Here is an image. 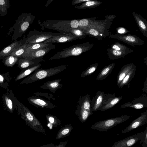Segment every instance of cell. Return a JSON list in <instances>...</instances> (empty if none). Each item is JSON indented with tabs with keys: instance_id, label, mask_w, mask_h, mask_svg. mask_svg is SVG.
I'll list each match as a JSON object with an SVG mask.
<instances>
[{
	"instance_id": "obj_1",
	"label": "cell",
	"mask_w": 147,
	"mask_h": 147,
	"mask_svg": "<svg viewBox=\"0 0 147 147\" xmlns=\"http://www.w3.org/2000/svg\"><path fill=\"white\" fill-rule=\"evenodd\" d=\"M104 20H95L87 28L82 30L86 35L94 37L98 40L109 36L111 33L109 31L113 19L115 18L114 15L107 16Z\"/></svg>"
},
{
	"instance_id": "obj_2",
	"label": "cell",
	"mask_w": 147,
	"mask_h": 147,
	"mask_svg": "<svg viewBox=\"0 0 147 147\" xmlns=\"http://www.w3.org/2000/svg\"><path fill=\"white\" fill-rule=\"evenodd\" d=\"M35 18V16L27 12L22 13L19 16L15 24L9 29L8 34L13 33L12 40H16L24 34Z\"/></svg>"
},
{
	"instance_id": "obj_3",
	"label": "cell",
	"mask_w": 147,
	"mask_h": 147,
	"mask_svg": "<svg viewBox=\"0 0 147 147\" xmlns=\"http://www.w3.org/2000/svg\"><path fill=\"white\" fill-rule=\"evenodd\" d=\"M79 20H46L39 23L42 29L47 28L56 30L64 34H68L71 28H80Z\"/></svg>"
},
{
	"instance_id": "obj_4",
	"label": "cell",
	"mask_w": 147,
	"mask_h": 147,
	"mask_svg": "<svg viewBox=\"0 0 147 147\" xmlns=\"http://www.w3.org/2000/svg\"><path fill=\"white\" fill-rule=\"evenodd\" d=\"M94 45L93 43L89 42L73 45L58 51L54 55L50 57L49 59H65L70 57L78 56L90 50Z\"/></svg>"
},
{
	"instance_id": "obj_5",
	"label": "cell",
	"mask_w": 147,
	"mask_h": 147,
	"mask_svg": "<svg viewBox=\"0 0 147 147\" xmlns=\"http://www.w3.org/2000/svg\"><path fill=\"white\" fill-rule=\"evenodd\" d=\"M67 67V65H64L47 69L39 68L27 78L26 82L31 83L43 80L61 72L65 69Z\"/></svg>"
},
{
	"instance_id": "obj_6",
	"label": "cell",
	"mask_w": 147,
	"mask_h": 147,
	"mask_svg": "<svg viewBox=\"0 0 147 147\" xmlns=\"http://www.w3.org/2000/svg\"><path fill=\"white\" fill-rule=\"evenodd\" d=\"M130 116L124 115L95 122L91 129L100 131H107L108 130L128 120Z\"/></svg>"
},
{
	"instance_id": "obj_7",
	"label": "cell",
	"mask_w": 147,
	"mask_h": 147,
	"mask_svg": "<svg viewBox=\"0 0 147 147\" xmlns=\"http://www.w3.org/2000/svg\"><path fill=\"white\" fill-rule=\"evenodd\" d=\"M22 107V117L26 123L35 131L46 135L45 129L34 114L24 105Z\"/></svg>"
},
{
	"instance_id": "obj_8",
	"label": "cell",
	"mask_w": 147,
	"mask_h": 147,
	"mask_svg": "<svg viewBox=\"0 0 147 147\" xmlns=\"http://www.w3.org/2000/svg\"><path fill=\"white\" fill-rule=\"evenodd\" d=\"M64 34L60 33L42 32L35 30L30 31L27 37L24 39L25 43L32 44L43 42L54 36Z\"/></svg>"
},
{
	"instance_id": "obj_9",
	"label": "cell",
	"mask_w": 147,
	"mask_h": 147,
	"mask_svg": "<svg viewBox=\"0 0 147 147\" xmlns=\"http://www.w3.org/2000/svg\"><path fill=\"white\" fill-rule=\"evenodd\" d=\"M115 97V93L113 94H105L103 91H98L91 102L92 112L96 111L99 108L105 105L109 100Z\"/></svg>"
},
{
	"instance_id": "obj_10",
	"label": "cell",
	"mask_w": 147,
	"mask_h": 147,
	"mask_svg": "<svg viewBox=\"0 0 147 147\" xmlns=\"http://www.w3.org/2000/svg\"><path fill=\"white\" fill-rule=\"evenodd\" d=\"M108 37L119 40L133 47L142 46L144 43L142 40L135 35L120 34L117 33L113 34L111 33Z\"/></svg>"
},
{
	"instance_id": "obj_11",
	"label": "cell",
	"mask_w": 147,
	"mask_h": 147,
	"mask_svg": "<svg viewBox=\"0 0 147 147\" xmlns=\"http://www.w3.org/2000/svg\"><path fill=\"white\" fill-rule=\"evenodd\" d=\"M55 47V45L51 44L46 47L29 53H24L21 57L30 60L43 58L45 55L51 50L54 49Z\"/></svg>"
},
{
	"instance_id": "obj_12",
	"label": "cell",
	"mask_w": 147,
	"mask_h": 147,
	"mask_svg": "<svg viewBox=\"0 0 147 147\" xmlns=\"http://www.w3.org/2000/svg\"><path fill=\"white\" fill-rule=\"evenodd\" d=\"M143 133L142 132L137 133L115 142L111 147H130L141 140Z\"/></svg>"
},
{
	"instance_id": "obj_13",
	"label": "cell",
	"mask_w": 147,
	"mask_h": 147,
	"mask_svg": "<svg viewBox=\"0 0 147 147\" xmlns=\"http://www.w3.org/2000/svg\"><path fill=\"white\" fill-rule=\"evenodd\" d=\"M147 107V95L142 94L138 98H135L131 102H126L121 105V108H132L135 109H140Z\"/></svg>"
},
{
	"instance_id": "obj_14",
	"label": "cell",
	"mask_w": 147,
	"mask_h": 147,
	"mask_svg": "<svg viewBox=\"0 0 147 147\" xmlns=\"http://www.w3.org/2000/svg\"><path fill=\"white\" fill-rule=\"evenodd\" d=\"M147 123V110L141 113L140 116L133 121L127 127L122 131V133H127Z\"/></svg>"
},
{
	"instance_id": "obj_15",
	"label": "cell",
	"mask_w": 147,
	"mask_h": 147,
	"mask_svg": "<svg viewBox=\"0 0 147 147\" xmlns=\"http://www.w3.org/2000/svg\"><path fill=\"white\" fill-rule=\"evenodd\" d=\"M83 39L82 38L74 36L70 34H64L63 35L56 36L43 42L45 43H62L70 42L78 39Z\"/></svg>"
},
{
	"instance_id": "obj_16",
	"label": "cell",
	"mask_w": 147,
	"mask_h": 147,
	"mask_svg": "<svg viewBox=\"0 0 147 147\" xmlns=\"http://www.w3.org/2000/svg\"><path fill=\"white\" fill-rule=\"evenodd\" d=\"M29 102L37 108L53 109L56 106L51 102L45 100L38 96H34L30 98Z\"/></svg>"
},
{
	"instance_id": "obj_17",
	"label": "cell",
	"mask_w": 147,
	"mask_h": 147,
	"mask_svg": "<svg viewBox=\"0 0 147 147\" xmlns=\"http://www.w3.org/2000/svg\"><path fill=\"white\" fill-rule=\"evenodd\" d=\"M24 40H21L20 41L16 40L9 45L4 48L0 51V59H3L12 52L15 49L25 43Z\"/></svg>"
},
{
	"instance_id": "obj_18",
	"label": "cell",
	"mask_w": 147,
	"mask_h": 147,
	"mask_svg": "<svg viewBox=\"0 0 147 147\" xmlns=\"http://www.w3.org/2000/svg\"><path fill=\"white\" fill-rule=\"evenodd\" d=\"M62 81L61 79H57L52 80H49L44 83L40 86V88L43 89H47L53 93L58 89H61L63 85L60 83Z\"/></svg>"
},
{
	"instance_id": "obj_19",
	"label": "cell",
	"mask_w": 147,
	"mask_h": 147,
	"mask_svg": "<svg viewBox=\"0 0 147 147\" xmlns=\"http://www.w3.org/2000/svg\"><path fill=\"white\" fill-rule=\"evenodd\" d=\"M132 14L140 30L147 38V21L138 13L133 12Z\"/></svg>"
},
{
	"instance_id": "obj_20",
	"label": "cell",
	"mask_w": 147,
	"mask_h": 147,
	"mask_svg": "<svg viewBox=\"0 0 147 147\" xmlns=\"http://www.w3.org/2000/svg\"><path fill=\"white\" fill-rule=\"evenodd\" d=\"M107 55L110 60H114L121 58H125V56L128 54L134 51L132 49L127 51H117L111 48L107 49Z\"/></svg>"
},
{
	"instance_id": "obj_21",
	"label": "cell",
	"mask_w": 147,
	"mask_h": 147,
	"mask_svg": "<svg viewBox=\"0 0 147 147\" xmlns=\"http://www.w3.org/2000/svg\"><path fill=\"white\" fill-rule=\"evenodd\" d=\"M91 102L90 95L87 94L85 96H82V97H80L78 105L88 111L92 115L93 113L92 110Z\"/></svg>"
},
{
	"instance_id": "obj_22",
	"label": "cell",
	"mask_w": 147,
	"mask_h": 147,
	"mask_svg": "<svg viewBox=\"0 0 147 147\" xmlns=\"http://www.w3.org/2000/svg\"><path fill=\"white\" fill-rule=\"evenodd\" d=\"M136 66L132 63H127L121 68L117 77V83L118 86L125 76L133 67Z\"/></svg>"
},
{
	"instance_id": "obj_23",
	"label": "cell",
	"mask_w": 147,
	"mask_h": 147,
	"mask_svg": "<svg viewBox=\"0 0 147 147\" xmlns=\"http://www.w3.org/2000/svg\"><path fill=\"white\" fill-rule=\"evenodd\" d=\"M115 65V63H113L105 66L100 71L96 80L101 81L105 79L111 72Z\"/></svg>"
},
{
	"instance_id": "obj_24",
	"label": "cell",
	"mask_w": 147,
	"mask_h": 147,
	"mask_svg": "<svg viewBox=\"0 0 147 147\" xmlns=\"http://www.w3.org/2000/svg\"><path fill=\"white\" fill-rule=\"evenodd\" d=\"M73 129V127L71 124L65 125L63 127L58 131L56 138L59 139L68 136Z\"/></svg>"
},
{
	"instance_id": "obj_25",
	"label": "cell",
	"mask_w": 147,
	"mask_h": 147,
	"mask_svg": "<svg viewBox=\"0 0 147 147\" xmlns=\"http://www.w3.org/2000/svg\"><path fill=\"white\" fill-rule=\"evenodd\" d=\"M75 113L78 116L79 119L82 122H85L88 117L92 115L87 110L78 105Z\"/></svg>"
},
{
	"instance_id": "obj_26",
	"label": "cell",
	"mask_w": 147,
	"mask_h": 147,
	"mask_svg": "<svg viewBox=\"0 0 147 147\" xmlns=\"http://www.w3.org/2000/svg\"><path fill=\"white\" fill-rule=\"evenodd\" d=\"M122 98V96L113 98L110 99L105 105L99 108L98 110L104 111L113 108L118 103Z\"/></svg>"
},
{
	"instance_id": "obj_27",
	"label": "cell",
	"mask_w": 147,
	"mask_h": 147,
	"mask_svg": "<svg viewBox=\"0 0 147 147\" xmlns=\"http://www.w3.org/2000/svg\"><path fill=\"white\" fill-rule=\"evenodd\" d=\"M136 70V66L133 67L125 76L118 86L119 88H123L128 84L134 78Z\"/></svg>"
},
{
	"instance_id": "obj_28",
	"label": "cell",
	"mask_w": 147,
	"mask_h": 147,
	"mask_svg": "<svg viewBox=\"0 0 147 147\" xmlns=\"http://www.w3.org/2000/svg\"><path fill=\"white\" fill-rule=\"evenodd\" d=\"M102 2L96 0H89L83 3L81 5L76 6L75 8L77 9H86L95 8L101 5Z\"/></svg>"
},
{
	"instance_id": "obj_29",
	"label": "cell",
	"mask_w": 147,
	"mask_h": 147,
	"mask_svg": "<svg viewBox=\"0 0 147 147\" xmlns=\"http://www.w3.org/2000/svg\"><path fill=\"white\" fill-rule=\"evenodd\" d=\"M51 43H45L43 42L32 44H28V47L26 51L24 53H26L34 51L37 49L46 47L50 44Z\"/></svg>"
},
{
	"instance_id": "obj_30",
	"label": "cell",
	"mask_w": 147,
	"mask_h": 147,
	"mask_svg": "<svg viewBox=\"0 0 147 147\" xmlns=\"http://www.w3.org/2000/svg\"><path fill=\"white\" fill-rule=\"evenodd\" d=\"M96 18V17H93L79 20V28L82 30L87 28Z\"/></svg>"
},
{
	"instance_id": "obj_31",
	"label": "cell",
	"mask_w": 147,
	"mask_h": 147,
	"mask_svg": "<svg viewBox=\"0 0 147 147\" xmlns=\"http://www.w3.org/2000/svg\"><path fill=\"white\" fill-rule=\"evenodd\" d=\"M41 64L39 63L37 65L28 68L19 76L16 79V80L22 79L29 75L32 72L40 68Z\"/></svg>"
},
{
	"instance_id": "obj_32",
	"label": "cell",
	"mask_w": 147,
	"mask_h": 147,
	"mask_svg": "<svg viewBox=\"0 0 147 147\" xmlns=\"http://www.w3.org/2000/svg\"><path fill=\"white\" fill-rule=\"evenodd\" d=\"M9 7V0H0V16L1 17L6 15Z\"/></svg>"
},
{
	"instance_id": "obj_33",
	"label": "cell",
	"mask_w": 147,
	"mask_h": 147,
	"mask_svg": "<svg viewBox=\"0 0 147 147\" xmlns=\"http://www.w3.org/2000/svg\"><path fill=\"white\" fill-rule=\"evenodd\" d=\"M27 47L28 44L25 43H24L20 47L15 49L9 55H12L20 58L21 57L22 55L26 51Z\"/></svg>"
},
{
	"instance_id": "obj_34",
	"label": "cell",
	"mask_w": 147,
	"mask_h": 147,
	"mask_svg": "<svg viewBox=\"0 0 147 147\" xmlns=\"http://www.w3.org/2000/svg\"><path fill=\"white\" fill-rule=\"evenodd\" d=\"M20 58L13 55H9L2 59L3 62L6 66L11 67L15 64Z\"/></svg>"
},
{
	"instance_id": "obj_35",
	"label": "cell",
	"mask_w": 147,
	"mask_h": 147,
	"mask_svg": "<svg viewBox=\"0 0 147 147\" xmlns=\"http://www.w3.org/2000/svg\"><path fill=\"white\" fill-rule=\"evenodd\" d=\"M48 121L54 127L61 125V121L57 117L52 115L47 114L46 116Z\"/></svg>"
},
{
	"instance_id": "obj_36",
	"label": "cell",
	"mask_w": 147,
	"mask_h": 147,
	"mask_svg": "<svg viewBox=\"0 0 147 147\" xmlns=\"http://www.w3.org/2000/svg\"><path fill=\"white\" fill-rule=\"evenodd\" d=\"M98 65V63H95L91 65L82 73L81 75V77L84 78L91 75L96 70Z\"/></svg>"
},
{
	"instance_id": "obj_37",
	"label": "cell",
	"mask_w": 147,
	"mask_h": 147,
	"mask_svg": "<svg viewBox=\"0 0 147 147\" xmlns=\"http://www.w3.org/2000/svg\"><path fill=\"white\" fill-rule=\"evenodd\" d=\"M68 34H70L83 39L87 36L84 31L80 28H71L69 30Z\"/></svg>"
},
{
	"instance_id": "obj_38",
	"label": "cell",
	"mask_w": 147,
	"mask_h": 147,
	"mask_svg": "<svg viewBox=\"0 0 147 147\" xmlns=\"http://www.w3.org/2000/svg\"><path fill=\"white\" fill-rule=\"evenodd\" d=\"M111 49L117 51H127L132 50L125 45L118 42H116L111 46Z\"/></svg>"
},
{
	"instance_id": "obj_39",
	"label": "cell",
	"mask_w": 147,
	"mask_h": 147,
	"mask_svg": "<svg viewBox=\"0 0 147 147\" xmlns=\"http://www.w3.org/2000/svg\"><path fill=\"white\" fill-rule=\"evenodd\" d=\"M140 144L142 143V147H147V127L142 134V137L140 140Z\"/></svg>"
},
{
	"instance_id": "obj_40",
	"label": "cell",
	"mask_w": 147,
	"mask_h": 147,
	"mask_svg": "<svg viewBox=\"0 0 147 147\" xmlns=\"http://www.w3.org/2000/svg\"><path fill=\"white\" fill-rule=\"evenodd\" d=\"M116 30L117 34H124L129 32V31L126 29L124 27H119L117 28Z\"/></svg>"
},
{
	"instance_id": "obj_41",
	"label": "cell",
	"mask_w": 147,
	"mask_h": 147,
	"mask_svg": "<svg viewBox=\"0 0 147 147\" xmlns=\"http://www.w3.org/2000/svg\"><path fill=\"white\" fill-rule=\"evenodd\" d=\"M5 100L6 105L8 109L11 111L13 109V104L11 100L7 96H5Z\"/></svg>"
},
{
	"instance_id": "obj_42",
	"label": "cell",
	"mask_w": 147,
	"mask_h": 147,
	"mask_svg": "<svg viewBox=\"0 0 147 147\" xmlns=\"http://www.w3.org/2000/svg\"><path fill=\"white\" fill-rule=\"evenodd\" d=\"M89 0H73L71 2V4L73 5H77L80 3H84Z\"/></svg>"
},
{
	"instance_id": "obj_43",
	"label": "cell",
	"mask_w": 147,
	"mask_h": 147,
	"mask_svg": "<svg viewBox=\"0 0 147 147\" xmlns=\"http://www.w3.org/2000/svg\"><path fill=\"white\" fill-rule=\"evenodd\" d=\"M67 142V141L60 142L58 145L55 146L53 147H65Z\"/></svg>"
},
{
	"instance_id": "obj_44",
	"label": "cell",
	"mask_w": 147,
	"mask_h": 147,
	"mask_svg": "<svg viewBox=\"0 0 147 147\" xmlns=\"http://www.w3.org/2000/svg\"><path fill=\"white\" fill-rule=\"evenodd\" d=\"M142 90L143 92L147 93V77L146 78Z\"/></svg>"
},
{
	"instance_id": "obj_45",
	"label": "cell",
	"mask_w": 147,
	"mask_h": 147,
	"mask_svg": "<svg viewBox=\"0 0 147 147\" xmlns=\"http://www.w3.org/2000/svg\"><path fill=\"white\" fill-rule=\"evenodd\" d=\"M55 146L53 143H50L49 144L44 145L39 147H53Z\"/></svg>"
},
{
	"instance_id": "obj_46",
	"label": "cell",
	"mask_w": 147,
	"mask_h": 147,
	"mask_svg": "<svg viewBox=\"0 0 147 147\" xmlns=\"http://www.w3.org/2000/svg\"><path fill=\"white\" fill-rule=\"evenodd\" d=\"M4 80V78L3 76L0 74V83H3Z\"/></svg>"
},
{
	"instance_id": "obj_47",
	"label": "cell",
	"mask_w": 147,
	"mask_h": 147,
	"mask_svg": "<svg viewBox=\"0 0 147 147\" xmlns=\"http://www.w3.org/2000/svg\"><path fill=\"white\" fill-rule=\"evenodd\" d=\"M147 57H146L145 58H144V61L145 63L146 64V65H147Z\"/></svg>"
}]
</instances>
